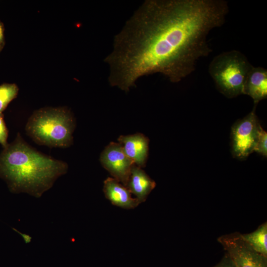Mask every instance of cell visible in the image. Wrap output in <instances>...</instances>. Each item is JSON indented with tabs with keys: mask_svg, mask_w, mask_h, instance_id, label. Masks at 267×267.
<instances>
[{
	"mask_svg": "<svg viewBox=\"0 0 267 267\" xmlns=\"http://www.w3.org/2000/svg\"><path fill=\"white\" fill-rule=\"evenodd\" d=\"M235 267H267V257L255 251L237 232L218 238Z\"/></svg>",
	"mask_w": 267,
	"mask_h": 267,
	"instance_id": "5b68a950",
	"label": "cell"
},
{
	"mask_svg": "<svg viewBox=\"0 0 267 267\" xmlns=\"http://www.w3.org/2000/svg\"><path fill=\"white\" fill-rule=\"evenodd\" d=\"M75 120L65 107L42 108L28 119L25 131L37 144L49 147L66 148L73 143Z\"/></svg>",
	"mask_w": 267,
	"mask_h": 267,
	"instance_id": "3957f363",
	"label": "cell"
},
{
	"mask_svg": "<svg viewBox=\"0 0 267 267\" xmlns=\"http://www.w3.org/2000/svg\"><path fill=\"white\" fill-rule=\"evenodd\" d=\"M100 160L113 178L126 187L135 164L125 153L121 145L111 142L102 152Z\"/></svg>",
	"mask_w": 267,
	"mask_h": 267,
	"instance_id": "52a82bcc",
	"label": "cell"
},
{
	"mask_svg": "<svg viewBox=\"0 0 267 267\" xmlns=\"http://www.w3.org/2000/svg\"><path fill=\"white\" fill-rule=\"evenodd\" d=\"M252 66L244 54L231 50L214 57L208 71L218 89L226 97L233 98L243 94L246 78Z\"/></svg>",
	"mask_w": 267,
	"mask_h": 267,
	"instance_id": "277c9868",
	"label": "cell"
},
{
	"mask_svg": "<svg viewBox=\"0 0 267 267\" xmlns=\"http://www.w3.org/2000/svg\"><path fill=\"white\" fill-rule=\"evenodd\" d=\"M0 48H1V47H0Z\"/></svg>",
	"mask_w": 267,
	"mask_h": 267,
	"instance_id": "ac0fdd59",
	"label": "cell"
},
{
	"mask_svg": "<svg viewBox=\"0 0 267 267\" xmlns=\"http://www.w3.org/2000/svg\"><path fill=\"white\" fill-rule=\"evenodd\" d=\"M213 267H235L227 255L225 253L222 260Z\"/></svg>",
	"mask_w": 267,
	"mask_h": 267,
	"instance_id": "2e32d148",
	"label": "cell"
},
{
	"mask_svg": "<svg viewBox=\"0 0 267 267\" xmlns=\"http://www.w3.org/2000/svg\"><path fill=\"white\" fill-rule=\"evenodd\" d=\"M119 143L126 155L137 166H145L148 156V138L141 134L121 135Z\"/></svg>",
	"mask_w": 267,
	"mask_h": 267,
	"instance_id": "ba28073f",
	"label": "cell"
},
{
	"mask_svg": "<svg viewBox=\"0 0 267 267\" xmlns=\"http://www.w3.org/2000/svg\"><path fill=\"white\" fill-rule=\"evenodd\" d=\"M8 131L3 120L2 113H0V144L3 148L7 145Z\"/></svg>",
	"mask_w": 267,
	"mask_h": 267,
	"instance_id": "9a60e30c",
	"label": "cell"
},
{
	"mask_svg": "<svg viewBox=\"0 0 267 267\" xmlns=\"http://www.w3.org/2000/svg\"><path fill=\"white\" fill-rule=\"evenodd\" d=\"M255 106L244 118L236 122L231 130V150L234 157L245 159L253 152L262 127Z\"/></svg>",
	"mask_w": 267,
	"mask_h": 267,
	"instance_id": "8992f818",
	"label": "cell"
},
{
	"mask_svg": "<svg viewBox=\"0 0 267 267\" xmlns=\"http://www.w3.org/2000/svg\"><path fill=\"white\" fill-rule=\"evenodd\" d=\"M68 168L66 162L33 148L19 133L0 154V178L14 193H26L39 198Z\"/></svg>",
	"mask_w": 267,
	"mask_h": 267,
	"instance_id": "7a4b0ae2",
	"label": "cell"
},
{
	"mask_svg": "<svg viewBox=\"0 0 267 267\" xmlns=\"http://www.w3.org/2000/svg\"><path fill=\"white\" fill-rule=\"evenodd\" d=\"M242 238L257 252L267 257V223L260 225L255 231L241 234Z\"/></svg>",
	"mask_w": 267,
	"mask_h": 267,
	"instance_id": "7c38bea8",
	"label": "cell"
},
{
	"mask_svg": "<svg viewBox=\"0 0 267 267\" xmlns=\"http://www.w3.org/2000/svg\"><path fill=\"white\" fill-rule=\"evenodd\" d=\"M229 11L224 0H147L115 36L105 58L111 86L128 91L140 77L160 73L178 83L212 51L208 36Z\"/></svg>",
	"mask_w": 267,
	"mask_h": 267,
	"instance_id": "6da1fadb",
	"label": "cell"
},
{
	"mask_svg": "<svg viewBox=\"0 0 267 267\" xmlns=\"http://www.w3.org/2000/svg\"><path fill=\"white\" fill-rule=\"evenodd\" d=\"M267 133L262 128L260 130L254 151L264 157L267 156Z\"/></svg>",
	"mask_w": 267,
	"mask_h": 267,
	"instance_id": "5bb4252c",
	"label": "cell"
},
{
	"mask_svg": "<svg viewBox=\"0 0 267 267\" xmlns=\"http://www.w3.org/2000/svg\"><path fill=\"white\" fill-rule=\"evenodd\" d=\"M3 29L0 23V46L1 45V44H2L3 42Z\"/></svg>",
	"mask_w": 267,
	"mask_h": 267,
	"instance_id": "e0dca14e",
	"label": "cell"
},
{
	"mask_svg": "<svg viewBox=\"0 0 267 267\" xmlns=\"http://www.w3.org/2000/svg\"><path fill=\"white\" fill-rule=\"evenodd\" d=\"M103 191L105 197L117 207L131 209L140 204L137 199L132 197L125 186L113 178H108L104 180Z\"/></svg>",
	"mask_w": 267,
	"mask_h": 267,
	"instance_id": "9c48e42d",
	"label": "cell"
},
{
	"mask_svg": "<svg viewBox=\"0 0 267 267\" xmlns=\"http://www.w3.org/2000/svg\"><path fill=\"white\" fill-rule=\"evenodd\" d=\"M156 186L152 180L141 169L134 164L126 185V187L140 204L145 201L148 195Z\"/></svg>",
	"mask_w": 267,
	"mask_h": 267,
	"instance_id": "8fae6325",
	"label": "cell"
},
{
	"mask_svg": "<svg viewBox=\"0 0 267 267\" xmlns=\"http://www.w3.org/2000/svg\"><path fill=\"white\" fill-rule=\"evenodd\" d=\"M243 94L250 96L257 104L267 97V70L252 66L245 82Z\"/></svg>",
	"mask_w": 267,
	"mask_h": 267,
	"instance_id": "30bf717a",
	"label": "cell"
},
{
	"mask_svg": "<svg viewBox=\"0 0 267 267\" xmlns=\"http://www.w3.org/2000/svg\"><path fill=\"white\" fill-rule=\"evenodd\" d=\"M18 88L14 84H4L0 85V113L17 95Z\"/></svg>",
	"mask_w": 267,
	"mask_h": 267,
	"instance_id": "4fadbf2b",
	"label": "cell"
}]
</instances>
